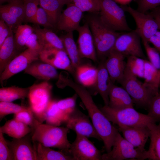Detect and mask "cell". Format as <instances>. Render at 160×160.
Masks as SVG:
<instances>
[{"instance_id":"obj_1","label":"cell","mask_w":160,"mask_h":160,"mask_svg":"<svg viewBox=\"0 0 160 160\" xmlns=\"http://www.w3.org/2000/svg\"><path fill=\"white\" fill-rule=\"evenodd\" d=\"M64 84L71 88L81 99L87 111L92 123L102 140L107 152L112 149L118 130L99 109L84 87L67 78Z\"/></svg>"},{"instance_id":"obj_2","label":"cell","mask_w":160,"mask_h":160,"mask_svg":"<svg viewBox=\"0 0 160 160\" xmlns=\"http://www.w3.org/2000/svg\"><path fill=\"white\" fill-rule=\"evenodd\" d=\"M69 130L67 127L39 123L33 130L31 139L45 146L57 148L68 153L71 145L67 137Z\"/></svg>"},{"instance_id":"obj_3","label":"cell","mask_w":160,"mask_h":160,"mask_svg":"<svg viewBox=\"0 0 160 160\" xmlns=\"http://www.w3.org/2000/svg\"><path fill=\"white\" fill-rule=\"evenodd\" d=\"M88 24L93 37L97 57L107 58L113 49L116 40L121 33L108 27L99 17H91Z\"/></svg>"},{"instance_id":"obj_4","label":"cell","mask_w":160,"mask_h":160,"mask_svg":"<svg viewBox=\"0 0 160 160\" xmlns=\"http://www.w3.org/2000/svg\"><path fill=\"white\" fill-rule=\"evenodd\" d=\"M100 109L111 122L118 126L148 127L151 124L156 123L148 114L137 112L133 107L116 109L105 105Z\"/></svg>"},{"instance_id":"obj_5","label":"cell","mask_w":160,"mask_h":160,"mask_svg":"<svg viewBox=\"0 0 160 160\" xmlns=\"http://www.w3.org/2000/svg\"><path fill=\"white\" fill-rule=\"evenodd\" d=\"M52 88V85L47 81L34 84L29 87L28 107L36 119L41 123L45 120Z\"/></svg>"},{"instance_id":"obj_6","label":"cell","mask_w":160,"mask_h":160,"mask_svg":"<svg viewBox=\"0 0 160 160\" xmlns=\"http://www.w3.org/2000/svg\"><path fill=\"white\" fill-rule=\"evenodd\" d=\"M114 0H100V18L105 25L115 31H131L124 10Z\"/></svg>"},{"instance_id":"obj_7","label":"cell","mask_w":160,"mask_h":160,"mask_svg":"<svg viewBox=\"0 0 160 160\" xmlns=\"http://www.w3.org/2000/svg\"><path fill=\"white\" fill-rule=\"evenodd\" d=\"M103 160L126 159L144 160L148 159L147 151H142L136 148L118 132L111 151L102 155Z\"/></svg>"},{"instance_id":"obj_8","label":"cell","mask_w":160,"mask_h":160,"mask_svg":"<svg viewBox=\"0 0 160 160\" xmlns=\"http://www.w3.org/2000/svg\"><path fill=\"white\" fill-rule=\"evenodd\" d=\"M137 77L126 67L119 83L130 96L134 103L148 108L153 96Z\"/></svg>"},{"instance_id":"obj_9","label":"cell","mask_w":160,"mask_h":160,"mask_svg":"<svg viewBox=\"0 0 160 160\" xmlns=\"http://www.w3.org/2000/svg\"><path fill=\"white\" fill-rule=\"evenodd\" d=\"M121 7L134 19L136 26L134 31L143 42L149 43L150 38L159 30L158 25L153 16L150 13H143L129 6L123 5Z\"/></svg>"},{"instance_id":"obj_10","label":"cell","mask_w":160,"mask_h":160,"mask_svg":"<svg viewBox=\"0 0 160 160\" xmlns=\"http://www.w3.org/2000/svg\"><path fill=\"white\" fill-rule=\"evenodd\" d=\"M76 134L68 151L73 160H102L100 152L87 137Z\"/></svg>"},{"instance_id":"obj_11","label":"cell","mask_w":160,"mask_h":160,"mask_svg":"<svg viewBox=\"0 0 160 160\" xmlns=\"http://www.w3.org/2000/svg\"><path fill=\"white\" fill-rule=\"evenodd\" d=\"M140 38L135 31L121 33L116 40L113 49L125 57L134 56L146 59L141 47Z\"/></svg>"},{"instance_id":"obj_12","label":"cell","mask_w":160,"mask_h":160,"mask_svg":"<svg viewBox=\"0 0 160 160\" xmlns=\"http://www.w3.org/2000/svg\"><path fill=\"white\" fill-rule=\"evenodd\" d=\"M39 52L27 48L18 55L8 64L0 74V82L23 70H25L32 63L39 59Z\"/></svg>"},{"instance_id":"obj_13","label":"cell","mask_w":160,"mask_h":160,"mask_svg":"<svg viewBox=\"0 0 160 160\" xmlns=\"http://www.w3.org/2000/svg\"><path fill=\"white\" fill-rule=\"evenodd\" d=\"M65 123L66 127L76 134L101 140L89 118L79 111L76 109L69 116Z\"/></svg>"},{"instance_id":"obj_14","label":"cell","mask_w":160,"mask_h":160,"mask_svg":"<svg viewBox=\"0 0 160 160\" xmlns=\"http://www.w3.org/2000/svg\"><path fill=\"white\" fill-rule=\"evenodd\" d=\"M29 134L21 138H13L11 141L7 140L14 160H37L35 145L31 143L32 134Z\"/></svg>"},{"instance_id":"obj_15","label":"cell","mask_w":160,"mask_h":160,"mask_svg":"<svg viewBox=\"0 0 160 160\" xmlns=\"http://www.w3.org/2000/svg\"><path fill=\"white\" fill-rule=\"evenodd\" d=\"M39 59L56 68L74 73L75 71L65 51L54 48H43L39 53Z\"/></svg>"},{"instance_id":"obj_16","label":"cell","mask_w":160,"mask_h":160,"mask_svg":"<svg viewBox=\"0 0 160 160\" xmlns=\"http://www.w3.org/2000/svg\"><path fill=\"white\" fill-rule=\"evenodd\" d=\"M0 15L12 30L21 25L25 20L24 0H12L7 4L1 5Z\"/></svg>"},{"instance_id":"obj_17","label":"cell","mask_w":160,"mask_h":160,"mask_svg":"<svg viewBox=\"0 0 160 160\" xmlns=\"http://www.w3.org/2000/svg\"><path fill=\"white\" fill-rule=\"evenodd\" d=\"M76 31L78 33L77 47L81 58L97 60V56L92 35L89 24L80 26Z\"/></svg>"},{"instance_id":"obj_18","label":"cell","mask_w":160,"mask_h":160,"mask_svg":"<svg viewBox=\"0 0 160 160\" xmlns=\"http://www.w3.org/2000/svg\"><path fill=\"white\" fill-rule=\"evenodd\" d=\"M83 12L72 3L67 5L66 8L61 12L56 25L60 30L67 33L76 30L80 26Z\"/></svg>"},{"instance_id":"obj_19","label":"cell","mask_w":160,"mask_h":160,"mask_svg":"<svg viewBox=\"0 0 160 160\" xmlns=\"http://www.w3.org/2000/svg\"><path fill=\"white\" fill-rule=\"evenodd\" d=\"M118 126L125 139L141 151H146L145 145L150 136V130L148 127Z\"/></svg>"},{"instance_id":"obj_20","label":"cell","mask_w":160,"mask_h":160,"mask_svg":"<svg viewBox=\"0 0 160 160\" xmlns=\"http://www.w3.org/2000/svg\"><path fill=\"white\" fill-rule=\"evenodd\" d=\"M125 57L113 49L104 62L105 66L113 84L115 82L119 83L124 76L126 67Z\"/></svg>"},{"instance_id":"obj_21","label":"cell","mask_w":160,"mask_h":160,"mask_svg":"<svg viewBox=\"0 0 160 160\" xmlns=\"http://www.w3.org/2000/svg\"><path fill=\"white\" fill-rule=\"evenodd\" d=\"M37 60L31 64L24 70V73L39 79L47 81L58 77L56 68L47 63Z\"/></svg>"},{"instance_id":"obj_22","label":"cell","mask_w":160,"mask_h":160,"mask_svg":"<svg viewBox=\"0 0 160 160\" xmlns=\"http://www.w3.org/2000/svg\"><path fill=\"white\" fill-rule=\"evenodd\" d=\"M108 96V105L112 108L120 109L133 106L132 100L127 91L114 84L111 86Z\"/></svg>"},{"instance_id":"obj_23","label":"cell","mask_w":160,"mask_h":160,"mask_svg":"<svg viewBox=\"0 0 160 160\" xmlns=\"http://www.w3.org/2000/svg\"><path fill=\"white\" fill-rule=\"evenodd\" d=\"M97 69V76L94 86L97 92L102 98L105 105H108L109 91L111 86L113 83L111 81L104 62L100 64Z\"/></svg>"},{"instance_id":"obj_24","label":"cell","mask_w":160,"mask_h":160,"mask_svg":"<svg viewBox=\"0 0 160 160\" xmlns=\"http://www.w3.org/2000/svg\"><path fill=\"white\" fill-rule=\"evenodd\" d=\"M143 84L153 96L159 93L160 85V70L154 67L150 62L145 60Z\"/></svg>"},{"instance_id":"obj_25","label":"cell","mask_w":160,"mask_h":160,"mask_svg":"<svg viewBox=\"0 0 160 160\" xmlns=\"http://www.w3.org/2000/svg\"><path fill=\"white\" fill-rule=\"evenodd\" d=\"M17 48L12 30L0 46V74L16 56Z\"/></svg>"},{"instance_id":"obj_26","label":"cell","mask_w":160,"mask_h":160,"mask_svg":"<svg viewBox=\"0 0 160 160\" xmlns=\"http://www.w3.org/2000/svg\"><path fill=\"white\" fill-rule=\"evenodd\" d=\"M37 34L39 43L43 48H54L65 50L63 41L52 30L49 28H33Z\"/></svg>"},{"instance_id":"obj_27","label":"cell","mask_w":160,"mask_h":160,"mask_svg":"<svg viewBox=\"0 0 160 160\" xmlns=\"http://www.w3.org/2000/svg\"><path fill=\"white\" fill-rule=\"evenodd\" d=\"M32 131L30 127L14 118L7 121L0 127V132L13 138H21Z\"/></svg>"},{"instance_id":"obj_28","label":"cell","mask_w":160,"mask_h":160,"mask_svg":"<svg viewBox=\"0 0 160 160\" xmlns=\"http://www.w3.org/2000/svg\"><path fill=\"white\" fill-rule=\"evenodd\" d=\"M65 48L75 69L81 64V57L73 37V32H69L60 37Z\"/></svg>"},{"instance_id":"obj_29","label":"cell","mask_w":160,"mask_h":160,"mask_svg":"<svg viewBox=\"0 0 160 160\" xmlns=\"http://www.w3.org/2000/svg\"><path fill=\"white\" fill-rule=\"evenodd\" d=\"M150 132V143L147 151L148 159L160 160V121L158 124L152 123L148 126Z\"/></svg>"},{"instance_id":"obj_30","label":"cell","mask_w":160,"mask_h":160,"mask_svg":"<svg viewBox=\"0 0 160 160\" xmlns=\"http://www.w3.org/2000/svg\"><path fill=\"white\" fill-rule=\"evenodd\" d=\"M78 80L84 87L94 85L96 80L98 69L89 65L81 64L75 69Z\"/></svg>"},{"instance_id":"obj_31","label":"cell","mask_w":160,"mask_h":160,"mask_svg":"<svg viewBox=\"0 0 160 160\" xmlns=\"http://www.w3.org/2000/svg\"><path fill=\"white\" fill-rule=\"evenodd\" d=\"M33 142L35 145L37 160H73L70 155L63 151H55L39 143Z\"/></svg>"},{"instance_id":"obj_32","label":"cell","mask_w":160,"mask_h":160,"mask_svg":"<svg viewBox=\"0 0 160 160\" xmlns=\"http://www.w3.org/2000/svg\"><path fill=\"white\" fill-rule=\"evenodd\" d=\"M68 116L58 106L57 101L51 100L46 112V124L55 126H59L65 123Z\"/></svg>"},{"instance_id":"obj_33","label":"cell","mask_w":160,"mask_h":160,"mask_svg":"<svg viewBox=\"0 0 160 160\" xmlns=\"http://www.w3.org/2000/svg\"><path fill=\"white\" fill-rule=\"evenodd\" d=\"M29 87L21 88L15 86L0 89V101L12 102L16 100L28 97Z\"/></svg>"},{"instance_id":"obj_34","label":"cell","mask_w":160,"mask_h":160,"mask_svg":"<svg viewBox=\"0 0 160 160\" xmlns=\"http://www.w3.org/2000/svg\"><path fill=\"white\" fill-rule=\"evenodd\" d=\"M40 7L47 12L55 26L60 15L63 5L58 0H39Z\"/></svg>"},{"instance_id":"obj_35","label":"cell","mask_w":160,"mask_h":160,"mask_svg":"<svg viewBox=\"0 0 160 160\" xmlns=\"http://www.w3.org/2000/svg\"><path fill=\"white\" fill-rule=\"evenodd\" d=\"M33 32L34 28L27 24L20 25L17 27L14 37L18 50H20L25 46L28 39Z\"/></svg>"},{"instance_id":"obj_36","label":"cell","mask_w":160,"mask_h":160,"mask_svg":"<svg viewBox=\"0 0 160 160\" xmlns=\"http://www.w3.org/2000/svg\"><path fill=\"white\" fill-rule=\"evenodd\" d=\"M127 57L126 67L136 76L143 78L145 59L134 56Z\"/></svg>"},{"instance_id":"obj_37","label":"cell","mask_w":160,"mask_h":160,"mask_svg":"<svg viewBox=\"0 0 160 160\" xmlns=\"http://www.w3.org/2000/svg\"><path fill=\"white\" fill-rule=\"evenodd\" d=\"M14 119L29 126L33 130L40 123L35 118L28 107L24 110L14 114Z\"/></svg>"},{"instance_id":"obj_38","label":"cell","mask_w":160,"mask_h":160,"mask_svg":"<svg viewBox=\"0 0 160 160\" xmlns=\"http://www.w3.org/2000/svg\"><path fill=\"white\" fill-rule=\"evenodd\" d=\"M72 3L83 12L95 13L100 11V0H72Z\"/></svg>"},{"instance_id":"obj_39","label":"cell","mask_w":160,"mask_h":160,"mask_svg":"<svg viewBox=\"0 0 160 160\" xmlns=\"http://www.w3.org/2000/svg\"><path fill=\"white\" fill-rule=\"evenodd\" d=\"M27 107L8 102H0V121L7 115L16 114L26 109Z\"/></svg>"},{"instance_id":"obj_40","label":"cell","mask_w":160,"mask_h":160,"mask_svg":"<svg viewBox=\"0 0 160 160\" xmlns=\"http://www.w3.org/2000/svg\"><path fill=\"white\" fill-rule=\"evenodd\" d=\"M78 96L76 93L72 96L57 101L58 107L69 116L76 109V100Z\"/></svg>"},{"instance_id":"obj_41","label":"cell","mask_w":160,"mask_h":160,"mask_svg":"<svg viewBox=\"0 0 160 160\" xmlns=\"http://www.w3.org/2000/svg\"><path fill=\"white\" fill-rule=\"evenodd\" d=\"M39 4V0H24V20L33 23Z\"/></svg>"},{"instance_id":"obj_42","label":"cell","mask_w":160,"mask_h":160,"mask_svg":"<svg viewBox=\"0 0 160 160\" xmlns=\"http://www.w3.org/2000/svg\"><path fill=\"white\" fill-rule=\"evenodd\" d=\"M148 115L157 122L160 121V91L151 98L148 108Z\"/></svg>"},{"instance_id":"obj_43","label":"cell","mask_w":160,"mask_h":160,"mask_svg":"<svg viewBox=\"0 0 160 160\" xmlns=\"http://www.w3.org/2000/svg\"><path fill=\"white\" fill-rule=\"evenodd\" d=\"M33 23L40 25L44 28L50 29L55 26L47 12L42 7H38Z\"/></svg>"},{"instance_id":"obj_44","label":"cell","mask_w":160,"mask_h":160,"mask_svg":"<svg viewBox=\"0 0 160 160\" xmlns=\"http://www.w3.org/2000/svg\"><path fill=\"white\" fill-rule=\"evenodd\" d=\"M149 61L156 68L160 70V55L159 52L155 48L151 47L149 43L143 42Z\"/></svg>"},{"instance_id":"obj_45","label":"cell","mask_w":160,"mask_h":160,"mask_svg":"<svg viewBox=\"0 0 160 160\" xmlns=\"http://www.w3.org/2000/svg\"><path fill=\"white\" fill-rule=\"evenodd\" d=\"M0 160H14L3 133L0 132Z\"/></svg>"},{"instance_id":"obj_46","label":"cell","mask_w":160,"mask_h":160,"mask_svg":"<svg viewBox=\"0 0 160 160\" xmlns=\"http://www.w3.org/2000/svg\"><path fill=\"white\" fill-rule=\"evenodd\" d=\"M160 5V0H139L137 10L145 13L148 11L153 9Z\"/></svg>"},{"instance_id":"obj_47","label":"cell","mask_w":160,"mask_h":160,"mask_svg":"<svg viewBox=\"0 0 160 160\" xmlns=\"http://www.w3.org/2000/svg\"><path fill=\"white\" fill-rule=\"evenodd\" d=\"M25 46L27 48L35 50L39 52L43 49L41 45L37 34L34 32L33 33L28 39Z\"/></svg>"},{"instance_id":"obj_48","label":"cell","mask_w":160,"mask_h":160,"mask_svg":"<svg viewBox=\"0 0 160 160\" xmlns=\"http://www.w3.org/2000/svg\"><path fill=\"white\" fill-rule=\"evenodd\" d=\"M12 29L3 20H0V46L10 34Z\"/></svg>"},{"instance_id":"obj_49","label":"cell","mask_w":160,"mask_h":160,"mask_svg":"<svg viewBox=\"0 0 160 160\" xmlns=\"http://www.w3.org/2000/svg\"><path fill=\"white\" fill-rule=\"evenodd\" d=\"M149 43H152L160 53V30L158 31L155 35L150 39Z\"/></svg>"},{"instance_id":"obj_50","label":"cell","mask_w":160,"mask_h":160,"mask_svg":"<svg viewBox=\"0 0 160 160\" xmlns=\"http://www.w3.org/2000/svg\"><path fill=\"white\" fill-rule=\"evenodd\" d=\"M150 14L153 16L156 20L158 25L159 30H160V11L154 9Z\"/></svg>"},{"instance_id":"obj_51","label":"cell","mask_w":160,"mask_h":160,"mask_svg":"<svg viewBox=\"0 0 160 160\" xmlns=\"http://www.w3.org/2000/svg\"><path fill=\"white\" fill-rule=\"evenodd\" d=\"M116 2L121 4L125 5L128 4L132 0H114Z\"/></svg>"},{"instance_id":"obj_52","label":"cell","mask_w":160,"mask_h":160,"mask_svg":"<svg viewBox=\"0 0 160 160\" xmlns=\"http://www.w3.org/2000/svg\"><path fill=\"white\" fill-rule=\"evenodd\" d=\"M63 5L65 4L68 5L72 3V0H58Z\"/></svg>"},{"instance_id":"obj_53","label":"cell","mask_w":160,"mask_h":160,"mask_svg":"<svg viewBox=\"0 0 160 160\" xmlns=\"http://www.w3.org/2000/svg\"><path fill=\"white\" fill-rule=\"evenodd\" d=\"M12 0H0V3L1 4L5 2L9 3Z\"/></svg>"},{"instance_id":"obj_54","label":"cell","mask_w":160,"mask_h":160,"mask_svg":"<svg viewBox=\"0 0 160 160\" xmlns=\"http://www.w3.org/2000/svg\"><path fill=\"white\" fill-rule=\"evenodd\" d=\"M154 9H156L159 10V11H160V6H159Z\"/></svg>"}]
</instances>
